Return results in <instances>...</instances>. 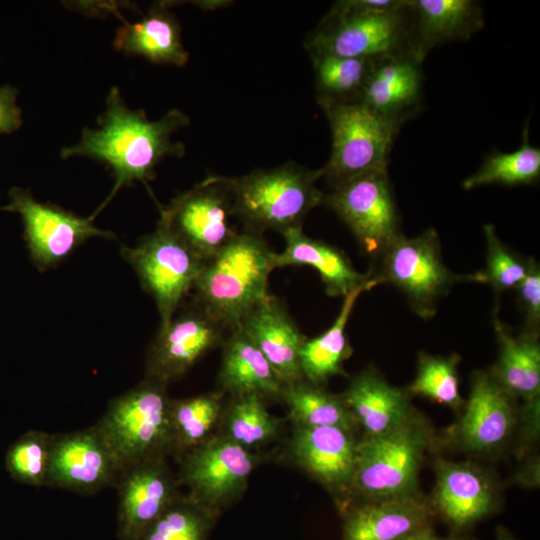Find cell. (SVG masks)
<instances>
[{
  "instance_id": "cell-27",
  "label": "cell",
  "mask_w": 540,
  "mask_h": 540,
  "mask_svg": "<svg viewBox=\"0 0 540 540\" xmlns=\"http://www.w3.org/2000/svg\"><path fill=\"white\" fill-rule=\"evenodd\" d=\"M217 380L220 391L230 396L256 394L280 400L283 382L258 347L239 328L222 343Z\"/></svg>"
},
{
  "instance_id": "cell-10",
  "label": "cell",
  "mask_w": 540,
  "mask_h": 540,
  "mask_svg": "<svg viewBox=\"0 0 540 540\" xmlns=\"http://www.w3.org/2000/svg\"><path fill=\"white\" fill-rule=\"evenodd\" d=\"M143 288L153 297L166 327L193 288L205 261L197 256L160 216L156 229L134 247H122Z\"/></svg>"
},
{
  "instance_id": "cell-22",
  "label": "cell",
  "mask_w": 540,
  "mask_h": 540,
  "mask_svg": "<svg viewBox=\"0 0 540 540\" xmlns=\"http://www.w3.org/2000/svg\"><path fill=\"white\" fill-rule=\"evenodd\" d=\"M238 328L263 353L284 385L303 379L300 351L307 338L282 301L270 295L243 318Z\"/></svg>"
},
{
  "instance_id": "cell-14",
  "label": "cell",
  "mask_w": 540,
  "mask_h": 540,
  "mask_svg": "<svg viewBox=\"0 0 540 540\" xmlns=\"http://www.w3.org/2000/svg\"><path fill=\"white\" fill-rule=\"evenodd\" d=\"M435 483L428 499L436 517L460 534L495 513L501 504L493 474L474 461H433Z\"/></svg>"
},
{
  "instance_id": "cell-34",
  "label": "cell",
  "mask_w": 540,
  "mask_h": 540,
  "mask_svg": "<svg viewBox=\"0 0 540 540\" xmlns=\"http://www.w3.org/2000/svg\"><path fill=\"white\" fill-rule=\"evenodd\" d=\"M523 129L522 144L512 152L493 151L480 167L462 182L465 190L499 184L529 185L540 177V149L529 142V129Z\"/></svg>"
},
{
  "instance_id": "cell-17",
  "label": "cell",
  "mask_w": 540,
  "mask_h": 540,
  "mask_svg": "<svg viewBox=\"0 0 540 540\" xmlns=\"http://www.w3.org/2000/svg\"><path fill=\"white\" fill-rule=\"evenodd\" d=\"M357 434L338 427L292 424L288 442L292 461L332 495L340 512L350 501L360 439Z\"/></svg>"
},
{
  "instance_id": "cell-39",
  "label": "cell",
  "mask_w": 540,
  "mask_h": 540,
  "mask_svg": "<svg viewBox=\"0 0 540 540\" xmlns=\"http://www.w3.org/2000/svg\"><path fill=\"white\" fill-rule=\"evenodd\" d=\"M520 308L525 317L524 330L539 333L540 327V267L529 258L527 272L515 287Z\"/></svg>"
},
{
  "instance_id": "cell-12",
  "label": "cell",
  "mask_w": 540,
  "mask_h": 540,
  "mask_svg": "<svg viewBox=\"0 0 540 540\" xmlns=\"http://www.w3.org/2000/svg\"><path fill=\"white\" fill-rule=\"evenodd\" d=\"M322 204L348 226L362 251L378 259L402 233L387 170L373 171L332 187Z\"/></svg>"
},
{
  "instance_id": "cell-21",
  "label": "cell",
  "mask_w": 540,
  "mask_h": 540,
  "mask_svg": "<svg viewBox=\"0 0 540 540\" xmlns=\"http://www.w3.org/2000/svg\"><path fill=\"white\" fill-rule=\"evenodd\" d=\"M341 513L340 540H408L433 529L437 518L425 497L357 503Z\"/></svg>"
},
{
  "instance_id": "cell-35",
  "label": "cell",
  "mask_w": 540,
  "mask_h": 540,
  "mask_svg": "<svg viewBox=\"0 0 540 540\" xmlns=\"http://www.w3.org/2000/svg\"><path fill=\"white\" fill-rule=\"evenodd\" d=\"M220 514L178 493L137 540H208Z\"/></svg>"
},
{
  "instance_id": "cell-19",
  "label": "cell",
  "mask_w": 540,
  "mask_h": 540,
  "mask_svg": "<svg viewBox=\"0 0 540 540\" xmlns=\"http://www.w3.org/2000/svg\"><path fill=\"white\" fill-rule=\"evenodd\" d=\"M115 487L118 540H137L179 493L176 475L168 467L166 457L124 468Z\"/></svg>"
},
{
  "instance_id": "cell-43",
  "label": "cell",
  "mask_w": 540,
  "mask_h": 540,
  "mask_svg": "<svg viewBox=\"0 0 540 540\" xmlns=\"http://www.w3.org/2000/svg\"><path fill=\"white\" fill-rule=\"evenodd\" d=\"M408 540H468V539L458 534H454L448 537H439L434 533L433 529H429L413 536L412 538Z\"/></svg>"
},
{
  "instance_id": "cell-3",
  "label": "cell",
  "mask_w": 540,
  "mask_h": 540,
  "mask_svg": "<svg viewBox=\"0 0 540 540\" xmlns=\"http://www.w3.org/2000/svg\"><path fill=\"white\" fill-rule=\"evenodd\" d=\"M436 440L432 424L418 410L387 433L360 436L348 506L424 497L419 474L426 453L437 449Z\"/></svg>"
},
{
  "instance_id": "cell-8",
  "label": "cell",
  "mask_w": 540,
  "mask_h": 540,
  "mask_svg": "<svg viewBox=\"0 0 540 540\" xmlns=\"http://www.w3.org/2000/svg\"><path fill=\"white\" fill-rule=\"evenodd\" d=\"M519 407L518 399L489 370L474 371L458 419L441 436L437 435V449H451L477 458L496 457L512 446Z\"/></svg>"
},
{
  "instance_id": "cell-11",
  "label": "cell",
  "mask_w": 540,
  "mask_h": 540,
  "mask_svg": "<svg viewBox=\"0 0 540 540\" xmlns=\"http://www.w3.org/2000/svg\"><path fill=\"white\" fill-rule=\"evenodd\" d=\"M263 462L259 451L245 449L216 434L178 462V486L203 506L221 514L247 488L253 471Z\"/></svg>"
},
{
  "instance_id": "cell-4",
  "label": "cell",
  "mask_w": 540,
  "mask_h": 540,
  "mask_svg": "<svg viewBox=\"0 0 540 540\" xmlns=\"http://www.w3.org/2000/svg\"><path fill=\"white\" fill-rule=\"evenodd\" d=\"M275 255L262 234L237 232L204 263L193 286L195 302L225 328L237 329L270 296L267 287L276 268Z\"/></svg>"
},
{
  "instance_id": "cell-31",
  "label": "cell",
  "mask_w": 540,
  "mask_h": 540,
  "mask_svg": "<svg viewBox=\"0 0 540 540\" xmlns=\"http://www.w3.org/2000/svg\"><path fill=\"white\" fill-rule=\"evenodd\" d=\"M280 400L288 409L292 424L310 427H338L359 433L356 421L340 394L304 379L283 386Z\"/></svg>"
},
{
  "instance_id": "cell-33",
  "label": "cell",
  "mask_w": 540,
  "mask_h": 540,
  "mask_svg": "<svg viewBox=\"0 0 540 540\" xmlns=\"http://www.w3.org/2000/svg\"><path fill=\"white\" fill-rule=\"evenodd\" d=\"M317 101L321 107L360 102L377 59L311 56Z\"/></svg>"
},
{
  "instance_id": "cell-5",
  "label": "cell",
  "mask_w": 540,
  "mask_h": 540,
  "mask_svg": "<svg viewBox=\"0 0 540 540\" xmlns=\"http://www.w3.org/2000/svg\"><path fill=\"white\" fill-rule=\"evenodd\" d=\"M322 177V168L288 162L241 176H222V180L231 197L232 215L244 223L245 230L262 234L302 227L305 216L323 202L324 193L316 185Z\"/></svg>"
},
{
  "instance_id": "cell-7",
  "label": "cell",
  "mask_w": 540,
  "mask_h": 540,
  "mask_svg": "<svg viewBox=\"0 0 540 540\" xmlns=\"http://www.w3.org/2000/svg\"><path fill=\"white\" fill-rule=\"evenodd\" d=\"M377 260L379 267L372 276L380 284L390 283L401 291L413 311L424 319L435 315L440 299L457 283H484L482 271L457 274L445 265L433 228L414 237L401 234Z\"/></svg>"
},
{
  "instance_id": "cell-24",
  "label": "cell",
  "mask_w": 540,
  "mask_h": 540,
  "mask_svg": "<svg viewBox=\"0 0 540 540\" xmlns=\"http://www.w3.org/2000/svg\"><path fill=\"white\" fill-rule=\"evenodd\" d=\"M285 246L275 255L276 268L285 266H310L315 269L325 286L326 294L345 297L354 289L379 285L380 282L368 273L358 272L347 255L335 246L307 236L302 227L281 233Z\"/></svg>"
},
{
  "instance_id": "cell-1",
  "label": "cell",
  "mask_w": 540,
  "mask_h": 540,
  "mask_svg": "<svg viewBox=\"0 0 540 540\" xmlns=\"http://www.w3.org/2000/svg\"><path fill=\"white\" fill-rule=\"evenodd\" d=\"M98 128H84L79 141L61 149L60 157H88L106 164L114 185L106 200L91 215L94 219L123 187L136 181H152L156 166L166 157H182L185 147L172 135L189 126L181 110H169L158 120H149L143 109H130L117 86L111 87Z\"/></svg>"
},
{
  "instance_id": "cell-9",
  "label": "cell",
  "mask_w": 540,
  "mask_h": 540,
  "mask_svg": "<svg viewBox=\"0 0 540 540\" xmlns=\"http://www.w3.org/2000/svg\"><path fill=\"white\" fill-rule=\"evenodd\" d=\"M329 121L332 146L323 177L334 187L360 175L387 170L400 126L361 102L322 107Z\"/></svg>"
},
{
  "instance_id": "cell-15",
  "label": "cell",
  "mask_w": 540,
  "mask_h": 540,
  "mask_svg": "<svg viewBox=\"0 0 540 540\" xmlns=\"http://www.w3.org/2000/svg\"><path fill=\"white\" fill-rule=\"evenodd\" d=\"M231 197L222 176L212 175L160 209L171 230L203 261L237 232L229 224Z\"/></svg>"
},
{
  "instance_id": "cell-13",
  "label": "cell",
  "mask_w": 540,
  "mask_h": 540,
  "mask_svg": "<svg viewBox=\"0 0 540 540\" xmlns=\"http://www.w3.org/2000/svg\"><path fill=\"white\" fill-rule=\"evenodd\" d=\"M8 196L9 202L0 210L20 215L29 256L40 271L57 266L90 238H116L111 231L95 226L91 216L80 217L39 202L28 189L12 187Z\"/></svg>"
},
{
  "instance_id": "cell-42",
  "label": "cell",
  "mask_w": 540,
  "mask_h": 540,
  "mask_svg": "<svg viewBox=\"0 0 540 540\" xmlns=\"http://www.w3.org/2000/svg\"><path fill=\"white\" fill-rule=\"evenodd\" d=\"M516 480L519 484L525 486H538L539 485V460L533 458L526 464L522 470L517 474Z\"/></svg>"
},
{
  "instance_id": "cell-38",
  "label": "cell",
  "mask_w": 540,
  "mask_h": 540,
  "mask_svg": "<svg viewBox=\"0 0 540 540\" xmlns=\"http://www.w3.org/2000/svg\"><path fill=\"white\" fill-rule=\"evenodd\" d=\"M486 240V267L481 270L484 283H488L495 294L515 289L525 276L529 258L523 259L512 252L497 235L496 229L491 224L483 227Z\"/></svg>"
},
{
  "instance_id": "cell-44",
  "label": "cell",
  "mask_w": 540,
  "mask_h": 540,
  "mask_svg": "<svg viewBox=\"0 0 540 540\" xmlns=\"http://www.w3.org/2000/svg\"><path fill=\"white\" fill-rule=\"evenodd\" d=\"M497 540H517L505 527L498 526L496 529Z\"/></svg>"
},
{
  "instance_id": "cell-40",
  "label": "cell",
  "mask_w": 540,
  "mask_h": 540,
  "mask_svg": "<svg viewBox=\"0 0 540 540\" xmlns=\"http://www.w3.org/2000/svg\"><path fill=\"white\" fill-rule=\"evenodd\" d=\"M540 427V398L522 402L512 446L517 456L528 452L538 441Z\"/></svg>"
},
{
  "instance_id": "cell-23",
  "label": "cell",
  "mask_w": 540,
  "mask_h": 540,
  "mask_svg": "<svg viewBox=\"0 0 540 540\" xmlns=\"http://www.w3.org/2000/svg\"><path fill=\"white\" fill-rule=\"evenodd\" d=\"M340 395L362 437L387 433L417 410L406 389L391 385L374 367L354 375Z\"/></svg>"
},
{
  "instance_id": "cell-26",
  "label": "cell",
  "mask_w": 540,
  "mask_h": 540,
  "mask_svg": "<svg viewBox=\"0 0 540 540\" xmlns=\"http://www.w3.org/2000/svg\"><path fill=\"white\" fill-rule=\"evenodd\" d=\"M171 6V2H157L139 21L130 23L124 19L116 32L114 48L127 55L144 57L155 64L186 65L189 53L183 46L181 27L170 11Z\"/></svg>"
},
{
  "instance_id": "cell-28",
  "label": "cell",
  "mask_w": 540,
  "mask_h": 540,
  "mask_svg": "<svg viewBox=\"0 0 540 540\" xmlns=\"http://www.w3.org/2000/svg\"><path fill=\"white\" fill-rule=\"evenodd\" d=\"M493 326L499 352L488 369L494 379L515 398L528 402L540 398L539 333L524 330L513 334L493 313Z\"/></svg>"
},
{
  "instance_id": "cell-16",
  "label": "cell",
  "mask_w": 540,
  "mask_h": 540,
  "mask_svg": "<svg viewBox=\"0 0 540 540\" xmlns=\"http://www.w3.org/2000/svg\"><path fill=\"white\" fill-rule=\"evenodd\" d=\"M122 468L96 424L53 434L45 487L95 495L115 487Z\"/></svg>"
},
{
  "instance_id": "cell-18",
  "label": "cell",
  "mask_w": 540,
  "mask_h": 540,
  "mask_svg": "<svg viewBox=\"0 0 540 540\" xmlns=\"http://www.w3.org/2000/svg\"><path fill=\"white\" fill-rule=\"evenodd\" d=\"M225 329L194 302L159 328L147 353L145 378L165 385L179 379L210 350L222 345Z\"/></svg>"
},
{
  "instance_id": "cell-37",
  "label": "cell",
  "mask_w": 540,
  "mask_h": 540,
  "mask_svg": "<svg viewBox=\"0 0 540 540\" xmlns=\"http://www.w3.org/2000/svg\"><path fill=\"white\" fill-rule=\"evenodd\" d=\"M53 434L29 430L13 442L5 455L10 477L25 485L45 487Z\"/></svg>"
},
{
  "instance_id": "cell-6",
  "label": "cell",
  "mask_w": 540,
  "mask_h": 540,
  "mask_svg": "<svg viewBox=\"0 0 540 540\" xmlns=\"http://www.w3.org/2000/svg\"><path fill=\"white\" fill-rule=\"evenodd\" d=\"M170 400L167 385L148 378L110 400L95 424L122 470L169 455Z\"/></svg>"
},
{
  "instance_id": "cell-2",
  "label": "cell",
  "mask_w": 540,
  "mask_h": 540,
  "mask_svg": "<svg viewBox=\"0 0 540 540\" xmlns=\"http://www.w3.org/2000/svg\"><path fill=\"white\" fill-rule=\"evenodd\" d=\"M310 56L381 59L411 53V0L335 2L304 42Z\"/></svg>"
},
{
  "instance_id": "cell-41",
  "label": "cell",
  "mask_w": 540,
  "mask_h": 540,
  "mask_svg": "<svg viewBox=\"0 0 540 540\" xmlns=\"http://www.w3.org/2000/svg\"><path fill=\"white\" fill-rule=\"evenodd\" d=\"M18 88L5 84L0 86V135L11 134L22 124V111L17 105Z\"/></svg>"
},
{
  "instance_id": "cell-36",
  "label": "cell",
  "mask_w": 540,
  "mask_h": 540,
  "mask_svg": "<svg viewBox=\"0 0 540 540\" xmlns=\"http://www.w3.org/2000/svg\"><path fill=\"white\" fill-rule=\"evenodd\" d=\"M461 356L431 355L420 352L416 375L406 391L410 396H420L459 413L464 400L460 394L458 366Z\"/></svg>"
},
{
  "instance_id": "cell-29",
  "label": "cell",
  "mask_w": 540,
  "mask_h": 540,
  "mask_svg": "<svg viewBox=\"0 0 540 540\" xmlns=\"http://www.w3.org/2000/svg\"><path fill=\"white\" fill-rule=\"evenodd\" d=\"M373 287L361 286L347 294L331 326L318 336L305 340L300 351V370L304 380L324 386L335 376L348 377L344 363L351 356L352 347L346 326L358 297Z\"/></svg>"
},
{
  "instance_id": "cell-25",
  "label": "cell",
  "mask_w": 540,
  "mask_h": 540,
  "mask_svg": "<svg viewBox=\"0 0 540 540\" xmlns=\"http://www.w3.org/2000/svg\"><path fill=\"white\" fill-rule=\"evenodd\" d=\"M412 54L421 62L437 46L465 41L483 28L482 6L472 0H411Z\"/></svg>"
},
{
  "instance_id": "cell-20",
  "label": "cell",
  "mask_w": 540,
  "mask_h": 540,
  "mask_svg": "<svg viewBox=\"0 0 540 540\" xmlns=\"http://www.w3.org/2000/svg\"><path fill=\"white\" fill-rule=\"evenodd\" d=\"M422 63L411 53L377 59L360 102L401 127L422 108Z\"/></svg>"
},
{
  "instance_id": "cell-30",
  "label": "cell",
  "mask_w": 540,
  "mask_h": 540,
  "mask_svg": "<svg viewBox=\"0 0 540 540\" xmlns=\"http://www.w3.org/2000/svg\"><path fill=\"white\" fill-rule=\"evenodd\" d=\"M226 401L224 393L207 392L170 400V453L178 462L217 434Z\"/></svg>"
},
{
  "instance_id": "cell-32",
  "label": "cell",
  "mask_w": 540,
  "mask_h": 540,
  "mask_svg": "<svg viewBox=\"0 0 540 540\" xmlns=\"http://www.w3.org/2000/svg\"><path fill=\"white\" fill-rule=\"evenodd\" d=\"M282 421L271 414L265 399L256 394L230 396L226 401L217 434L239 446L258 451L275 441Z\"/></svg>"
}]
</instances>
